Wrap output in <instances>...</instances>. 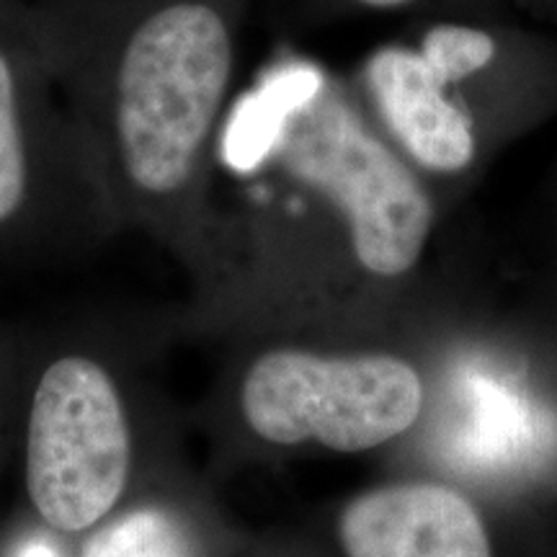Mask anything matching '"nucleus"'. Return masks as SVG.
Listing matches in <instances>:
<instances>
[{
  "label": "nucleus",
  "mask_w": 557,
  "mask_h": 557,
  "mask_svg": "<svg viewBox=\"0 0 557 557\" xmlns=\"http://www.w3.org/2000/svg\"><path fill=\"white\" fill-rule=\"evenodd\" d=\"M114 214L191 233L207 212L246 0H26Z\"/></svg>",
  "instance_id": "1"
},
{
  "label": "nucleus",
  "mask_w": 557,
  "mask_h": 557,
  "mask_svg": "<svg viewBox=\"0 0 557 557\" xmlns=\"http://www.w3.org/2000/svg\"><path fill=\"white\" fill-rule=\"evenodd\" d=\"M214 163L256 171L338 225L354 269L398 284L426 259L436 205L357 103L312 67H278L220 132Z\"/></svg>",
  "instance_id": "2"
},
{
  "label": "nucleus",
  "mask_w": 557,
  "mask_h": 557,
  "mask_svg": "<svg viewBox=\"0 0 557 557\" xmlns=\"http://www.w3.org/2000/svg\"><path fill=\"white\" fill-rule=\"evenodd\" d=\"M434 382L398 348L271 346L250 359L240 382V413L271 447H318L367 455L423 426Z\"/></svg>",
  "instance_id": "3"
},
{
  "label": "nucleus",
  "mask_w": 557,
  "mask_h": 557,
  "mask_svg": "<svg viewBox=\"0 0 557 557\" xmlns=\"http://www.w3.org/2000/svg\"><path fill=\"white\" fill-rule=\"evenodd\" d=\"M114 214L41 50L26 0H0V238Z\"/></svg>",
  "instance_id": "4"
},
{
  "label": "nucleus",
  "mask_w": 557,
  "mask_h": 557,
  "mask_svg": "<svg viewBox=\"0 0 557 557\" xmlns=\"http://www.w3.org/2000/svg\"><path fill=\"white\" fill-rule=\"evenodd\" d=\"M129 429L114 380L83 354L54 359L32 400L26 485L39 517L83 532L107 517L129 475Z\"/></svg>",
  "instance_id": "5"
},
{
  "label": "nucleus",
  "mask_w": 557,
  "mask_h": 557,
  "mask_svg": "<svg viewBox=\"0 0 557 557\" xmlns=\"http://www.w3.org/2000/svg\"><path fill=\"white\" fill-rule=\"evenodd\" d=\"M344 557H508L496 513L455 478L406 472L354 493L336 517Z\"/></svg>",
  "instance_id": "6"
},
{
  "label": "nucleus",
  "mask_w": 557,
  "mask_h": 557,
  "mask_svg": "<svg viewBox=\"0 0 557 557\" xmlns=\"http://www.w3.org/2000/svg\"><path fill=\"white\" fill-rule=\"evenodd\" d=\"M364 81L387 132L410 160L438 176L470 169L478 156L475 116L457 94L459 83L426 54L382 47L369 58Z\"/></svg>",
  "instance_id": "7"
},
{
  "label": "nucleus",
  "mask_w": 557,
  "mask_h": 557,
  "mask_svg": "<svg viewBox=\"0 0 557 557\" xmlns=\"http://www.w3.org/2000/svg\"><path fill=\"white\" fill-rule=\"evenodd\" d=\"M83 557H197V549L176 517L139 508L96 532Z\"/></svg>",
  "instance_id": "8"
},
{
  "label": "nucleus",
  "mask_w": 557,
  "mask_h": 557,
  "mask_svg": "<svg viewBox=\"0 0 557 557\" xmlns=\"http://www.w3.org/2000/svg\"><path fill=\"white\" fill-rule=\"evenodd\" d=\"M447 78L462 86L465 81L475 78L496 60L498 45L493 34L478 26L465 24H438L423 37L418 47Z\"/></svg>",
  "instance_id": "9"
},
{
  "label": "nucleus",
  "mask_w": 557,
  "mask_h": 557,
  "mask_svg": "<svg viewBox=\"0 0 557 557\" xmlns=\"http://www.w3.org/2000/svg\"><path fill=\"white\" fill-rule=\"evenodd\" d=\"M16 557H60V555H58V549L50 545V542L32 540V542H26V545L18 549Z\"/></svg>",
  "instance_id": "10"
},
{
  "label": "nucleus",
  "mask_w": 557,
  "mask_h": 557,
  "mask_svg": "<svg viewBox=\"0 0 557 557\" xmlns=\"http://www.w3.org/2000/svg\"><path fill=\"white\" fill-rule=\"evenodd\" d=\"M357 5H364V9L374 11H389V9H403V5L413 3V0H354Z\"/></svg>",
  "instance_id": "11"
}]
</instances>
